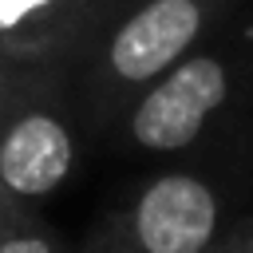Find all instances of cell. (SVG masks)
<instances>
[{
	"mask_svg": "<svg viewBox=\"0 0 253 253\" xmlns=\"http://www.w3.org/2000/svg\"><path fill=\"white\" fill-rule=\"evenodd\" d=\"M237 0H126L67 71L91 126L111 130L119 111L178 59L213 40Z\"/></svg>",
	"mask_w": 253,
	"mask_h": 253,
	"instance_id": "obj_1",
	"label": "cell"
},
{
	"mask_svg": "<svg viewBox=\"0 0 253 253\" xmlns=\"http://www.w3.org/2000/svg\"><path fill=\"white\" fill-rule=\"evenodd\" d=\"M249 51L225 43H202L154 83H146L111 123L119 146L134 154H178L202 142L229 111L245 83Z\"/></svg>",
	"mask_w": 253,
	"mask_h": 253,
	"instance_id": "obj_2",
	"label": "cell"
},
{
	"mask_svg": "<svg viewBox=\"0 0 253 253\" xmlns=\"http://www.w3.org/2000/svg\"><path fill=\"white\" fill-rule=\"evenodd\" d=\"M225 233L221 190L206 174L162 170L103 217L83 253H213Z\"/></svg>",
	"mask_w": 253,
	"mask_h": 253,
	"instance_id": "obj_3",
	"label": "cell"
},
{
	"mask_svg": "<svg viewBox=\"0 0 253 253\" xmlns=\"http://www.w3.org/2000/svg\"><path fill=\"white\" fill-rule=\"evenodd\" d=\"M59 79H47L43 87L28 91L0 123V186L24 206L55 194L75 170L79 142L71 115L51 103Z\"/></svg>",
	"mask_w": 253,
	"mask_h": 253,
	"instance_id": "obj_4",
	"label": "cell"
},
{
	"mask_svg": "<svg viewBox=\"0 0 253 253\" xmlns=\"http://www.w3.org/2000/svg\"><path fill=\"white\" fill-rule=\"evenodd\" d=\"M126 0H0V59L71 71Z\"/></svg>",
	"mask_w": 253,
	"mask_h": 253,
	"instance_id": "obj_5",
	"label": "cell"
},
{
	"mask_svg": "<svg viewBox=\"0 0 253 253\" xmlns=\"http://www.w3.org/2000/svg\"><path fill=\"white\" fill-rule=\"evenodd\" d=\"M67 71H36V67H16L8 59H0V123L8 119V111L36 87H43L47 79H59Z\"/></svg>",
	"mask_w": 253,
	"mask_h": 253,
	"instance_id": "obj_6",
	"label": "cell"
},
{
	"mask_svg": "<svg viewBox=\"0 0 253 253\" xmlns=\"http://www.w3.org/2000/svg\"><path fill=\"white\" fill-rule=\"evenodd\" d=\"M0 253H67V249L40 217H32V221H24L0 237Z\"/></svg>",
	"mask_w": 253,
	"mask_h": 253,
	"instance_id": "obj_7",
	"label": "cell"
},
{
	"mask_svg": "<svg viewBox=\"0 0 253 253\" xmlns=\"http://www.w3.org/2000/svg\"><path fill=\"white\" fill-rule=\"evenodd\" d=\"M36 213L24 206V202H16L4 186H0V237L8 233V229H16V225H24V221H32Z\"/></svg>",
	"mask_w": 253,
	"mask_h": 253,
	"instance_id": "obj_8",
	"label": "cell"
},
{
	"mask_svg": "<svg viewBox=\"0 0 253 253\" xmlns=\"http://www.w3.org/2000/svg\"><path fill=\"white\" fill-rule=\"evenodd\" d=\"M213 253H253V217H241L237 225H229L225 241Z\"/></svg>",
	"mask_w": 253,
	"mask_h": 253,
	"instance_id": "obj_9",
	"label": "cell"
}]
</instances>
